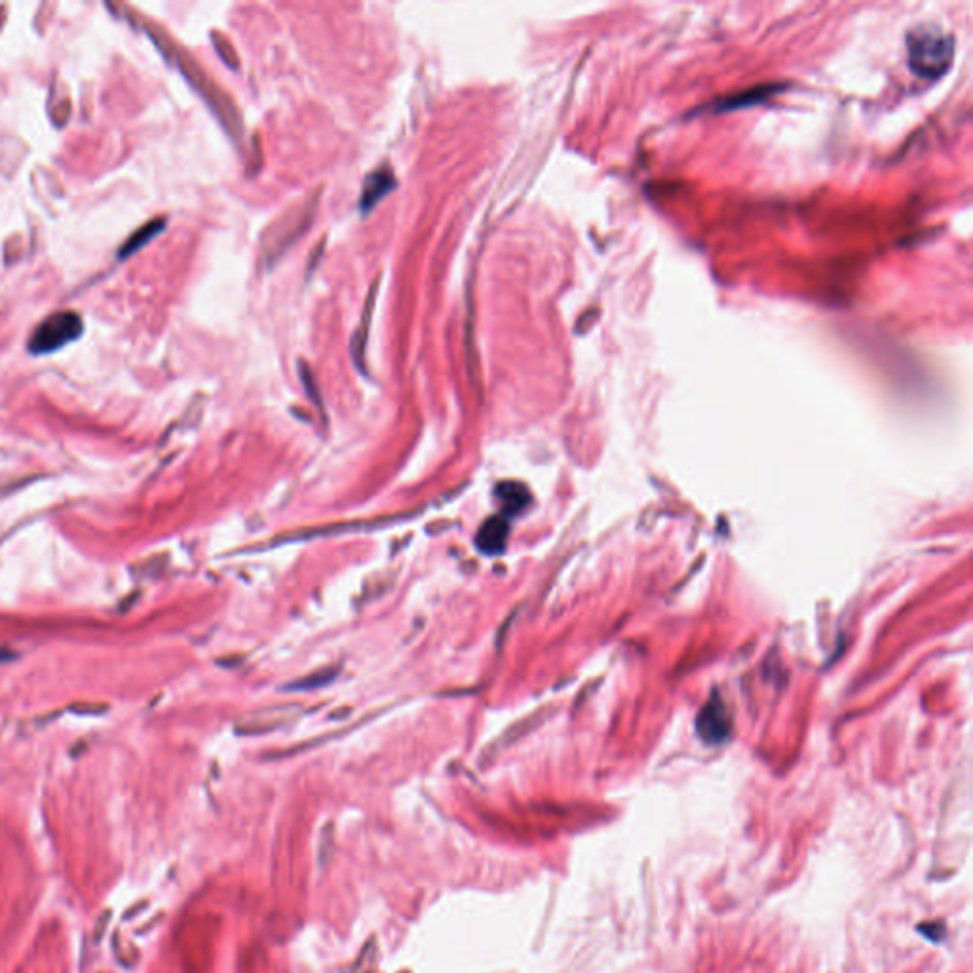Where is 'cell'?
<instances>
[{
	"mask_svg": "<svg viewBox=\"0 0 973 973\" xmlns=\"http://www.w3.org/2000/svg\"><path fill=\"white\" fill-rule=\"evenodd\" d=\"M907 52L918 77H943L953 65L954 40L935 25H920L907 35Z\"/></svg>",
	"mask_w": 973,
	"mask_h": 973,
	"instance_id": "1",
	"label": "cell"
},
{
	"mask_svg": "<svg viewBox=\"0 0 973 973\" xmlns=\"http://www.w3.org/2000/svg\"><path fill=\"white\" fill-rule=\"evenodd\" d=\"M318 206V198H310L305 204L297 206L295 210L289 211L284 217H280L270 229L263 240V259L267 265H272L278 261L280 255H284L291 244L308 229L310 221L314 219V211Z\"/></svg>",
	"mask_w": 973,
	"mask_h": 973,
	"instance_id": "2",
	"label": "cell"
},
{
	"mask_svg": "<svg viewBox=\"0 0 973 973\" xmlns=\"http://www.w3.org/2000/svg\"><path fill=\"white\" fill-rule=\"evenodd\" d=\"M84 325L82 318L77 312H56L48 316L42 324L35 329L31 341H29V352L33 354H48L54 352L65 344L73 343L80 337Z\"/></svg>",
	"mask_w": 973,
	"mask_h": 973,
	"instance_id": "3",
	"label": "cell"
},
{
	"mask_svg": "<svg viewBox=\"0 0 973 973\" xmlns=\"http://www.w3.org/2000/svg\"><path fill=\"white\" fill-rule=\"evenodd\" d=\"M301 711V706H276L267 707V709H261V711H253L244 717V723L240 726V730H244V734H259V732H270V730H276L280 726L287 723V721H293Z\"/></svg>",
	"mask_w": 973,
	"mask_h": 973,
	"instance_id": "4",
	"label": "cell"
},
{
	"mask_svg": "<svg viewBox=\"0 0 973 973\" xmlns=\"http://www.w3.org/2000/svg\"><path fill=\"white\" fill-rule=\"evenodd\" d=\"M394 187H396V177L390 168L384 166L381 170L371 173L363 185L362 202H360L363 213L375 208L381 198H384L388 192L394 191Z\"/></svg>",
	"mask_w": 973,
	"mask_h": 973,
	"instance_id": "5",
	"label": "cell"
},
{
	"mask_svg": "<svg viewBox=\"0 0 973 973\" xmlns=\"http://www.w3.org/2000/svg\"><path fill=\"white\" fill-rule=\"evenodd\" d=\"M508 535H510V525L504 517H489L477 533V546L485 554H500L506 546Z\"/></svg>",
	"mask_w": 973,
	"mask_h": 973,
	"instance_id": "6",
	"label": "cell"
},
{
	"mask_svg": "<svg viewBox=\"0 0 973 973\" xmlns=\"http://www.w3.org/2000/svg\"><path fill=\"white\" fill-rule=\"evenodd\" d=\"M379 282H381V276L375 280V284L369 289V295H367V301H365V308H363L362 322H360V327L356 329L354 339H352V356H354V362H356V365L362 371H365L367 335H369V325H371V316H373V308H375V299H377V293H379Z\"/></svg>",
	"mask_w": 973,
	"mask_h": 973,
	"instance_id": "7",
	"label": "cell"
},
{
	"mask_svg": "<svg viewBox=\"0 0 973 973\" xmlns=\"http://www.w3.org/2000/svg\"><path fill=\"white\" fill-rule=\"evenodd\" d=\"M497 498L504 508L506 514H512L516 516L519 514L527 502H529V493L525 489L523 483H517V481H504V483H498L497 485Z\"/></svg>",
	"mask_w": 973,
	"mask_h": 973,
	"instance_id": "8",
	"label": "cell"
},
{
	"mask_svg": "<svg viewBox=\"0 0 973 973\" xmlns=\"http://www.w3.org/2000/svg\"><path fill=\"white\" fill-rule=\"evenodd\" d=\"M164 225H166V219H156V221H153V223L145 225L143 229L137 230L134 236H132V238L126 242L124 249L120 251V257H122V255H130V253L135 251V249L145 246V244H147V242H149L153 236H156L160 230L164 229Z\"/></svg>",
	"mask_w": 973,
	"mask_h": 973,
	"instance_id": "9",
	"label": "cell"
},
{
	"mask_svg": "<svg viewBox=\"0 0 973 973\" xmlns=\"http://www.w3.org/2000/svg\"><path fill=\"white\" fill-rule=\"evenodd\" d=\"M339 673V668H324L312 675H306L305 679L301 683H293L289 688H316L324 687L327 683H331Z\"/></svg>",
	"mask_w": 973,
	"mask_h": 973,
	"instance_id": "10",
	"label": "cell"
},
{
	"mask_svg": "<svg viewBox=\"0 0 973 973\" xmlns=\"http://www.w3.org/2000/svg\"><path fill=\"white\" fill-rule=\"evenodd\" d=\"M918 932L926 935L930 941L939 943L943 939V934H945V926L941 922H928V924H920L918 926Z\"/></svg>",
	"mask_w": 973,
	"mask_h": 973,
	"instance_id": "11",
	"label": "cell"
}]
</instances>
